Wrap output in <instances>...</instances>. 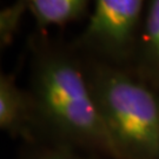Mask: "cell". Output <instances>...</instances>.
Returning a JSON list of instances; mask_svg holds the SVG:
<instances>
[{
    "instance_id": "1",
    "label": "cell",
    "mask_w": 159,
    "mask_h": 159,
    "mask_svg": "<svg viewBox=\"0 0 159 159\" xmlns=\"http://www.w3.org/2000/svg\"><path fill=\"white\" fill-rule=\"evenodd\" d=\"M29 92L37 112L38 142L116 159L83 57L73 46L43 38L34 41Z\"/></svg>"
},
{
    "instance_id": "2",
    "label": "cell",
    "mask_w": 159,
    "mask_h": 159,
    "mask_svg": "<svg viewBox=\"0 0 159 159\" xmlns=\"http://www.w3.org/2000/svg\"><path fill=\"white\" fill-rule=\"evenodd\" d=\"M116 159H159V91L131 68L83 56Z\"/></svg>"
},
{
    "instance_id": "3",
    "label": "cell",
    "mask_w": 159,
    "mask_h": 159,
    "mask_svg": "<svg viewBox=\"0 0 159 159\" xmlns=\"http://www.w3.org/2000/svg\"><path fill=\"white\" fill-rule=\"evenodd\" d=\"M148 0H94L93 12L72 46L80 54L131 68Z\"/></svg>"
},
{
    "instance_id": "4",
    "label": "cell",
    "mask_w": 159,
    "mask_h": 159,
    "mask_svg": "<svg viewBox=\"0 0 159 159\" xmlns=\"http://www.w3.org/2000/svg\"><path fill=\"white\" fill-rule=\"evenodd\" d=\"M0 129L25 144L39 139L37 112L29 90L17 84L14 73L0 75Z\"/></svg>"
},
{
    "instance_id": "5",
    "label": "cell",
    "mask_w": 159,
    "mask_h": 159,
    "mask_svg": "<svg viewBox=\"0 0 159 159\" xmlns=\"http://www.w3.org/2000/svg\"><path fill=\"white\" fill-rule=\"evenodd\" d=\"M131 70L159 91V0H148Z\"/></svg>"
},
{
    "instance_id": "6",
    "label": "cell",
    "mask_w": 159,
    "mask_h": 159,
    "mask_svg": "<svg viewBox=\"0 0 159 159\" xmlns=\"http://www.w3.org/2000/svg\"><path fill=\"white\" fill-rule=\"evenodd\" d=\"M90 0H31L29 10L39 29L50 25L61 26L83 17Z\"/></svg>"
},
{
    "instance_id": "7",
    "label": "cell",
    "mask_w": 159,
    "mask_h": 159,
    "mask_svg": "<svg viewBox=\"0 0 159 159\" xmlns=\"http://www.w3.org/2000/svg\"><path fill=\"white\" fill-rule=\"evenodd\" d=\"M25 145L26 150L24 151L21 159H106L75 148L48 143L37 142Z\"/></svg>"
},
{
    "instance_id": "8",
    "label": "cell",
    "mask_w": 159,
    "mask_h": 159,
    "mask_svg": "<svg viewBox=\"0 0 159 159\" xmlns=\"http://www.w3.org/2000/svg\"><path fill=\"white\" fill-rule=\"evenodd\" d=\"M26 8L14 2L0 12V43L1 47L8 46L14 38Z\"/></svg>"
},
{
    "instance_id": "9",
    "label": "cell",
    "mask_w": 159,
    "mask_h": 159,
    "mask_svg": "<svg viewBox=\"0 0 159 159\" xmlns=\"http://www.w3.org/2000/svg\"><path fill=\"white\" fill-rule=\"evenodd\" d=\"M30 1H31V0H17L16 2H18L19 5H21V6H23V7H25L26 10H29Z\"/></svg>"
}]
</instances>
